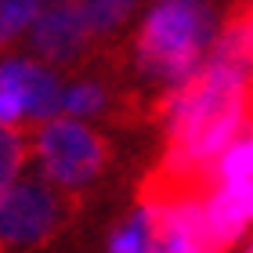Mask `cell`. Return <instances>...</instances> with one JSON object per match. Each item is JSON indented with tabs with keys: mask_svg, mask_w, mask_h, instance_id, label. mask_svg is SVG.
<instances>
[{
	"mask_svg": "<svg viewBox=\"0 0 253 253\" xmlns=\"http://www.w3.org/2000/svg\"><path fill=\"white\" fill-rule=\"evenodd\" d=\"M62 80L37 58H26V120L33 126L47 123L62 112Z\"/></svg>",
	"mask_w": 253,
	"mask_h": 253,
	"instance_id": "cell-6",
	"label": "cell"
},
{
	"mask_svg": "<svg viewBox=\"0 0 253 253\" xmlns=\"http://www.w3.org/2000/svg\"><path fill=\"white\" fill-rule=\"evenodd\" d=\"M109 253H148V213L141 206L112 232Z\"/></svg>",
	"mask_w": 253,
	"mask_h": 253,
	"instance_id": "cell-12",
	"label": "cell"
},
{
	"mask_svg": "<svg viewBox=\"0 0 253 253\" xmlns=\"http://www.w3.org/2000/svg\"><path fill=\"white\" fill-rule=\"evenodd\" d=\"M203 224L213 253H228L239 235L253 224V177L217 185V192L203 203Z\"/></svg>",
	"mask_w": 253,
	"mask_h": 253,
	"instance_id": "cell-5",
	"label": "cell"
},
{
	"mask_svg": "<svg viewBox=\"0 0 253 253\" xmlns=\"http://www.w3.org/2000/svg\"><path fill=\"white\" fill-rule=\"evenodd\" d=\"M87 195L51 185L43 174L15 181L0 199V253L47 250L80 221Z\"/></svg>",
	"mask_w": 253,
	"mask_h": 253,
	"instance_id": "cell-2",
	"label": "cell"
},
{
	"mask_svg": "<svg viewBox=\"0 0 253 253\" xmlns=\"http://www.w3.org/2000/svg\"><path fill=\"white\" fill-rule=\"evenodd\" d=\"M156 4H206V0H156Z\"/></svg>",
	"mask_w": 253,
	"mask_h": 253,
	"instance_id": "cell-13",
	"label": "cell"
},
{
	"mask_svg": "<svg viewBox=\"0 0 253 253\" xmlns=\"http://www.w3.org/2000/svg\"><path fill=\"white\" fill-rule=\"evenodd\" d=\"M213 40V15L206 4H159L148 11L130 40V65L159 87H177L203 65Z\"/></svg>",
	"mask_w": 253,
	"mask_h": 253,
	"instance_id": "cell-1",
	"label": "cell"
},
{
	"mask_svg": "<svg viewBox=\"0 0 253 253\" xmlns=\"http://www.w3.org/2000/svg\"><path fill=\"white\" fill-rule=\"evenodd\" d=\"M26 120V58L0 62V123L22 126Z\"/></svg>",
	"mask_w": 253,
	"mask_h": 253,
	"instance_id": "cell-8",
	"label": "cell"
},
{
	"mask_svg": "<svg viewBox=\"0 0 253 253\" xmlns=\"http://www.w3.org/2000/svg\"><path fill=\"white\" fill-rule=\"evenodd\" d=\"M250 177H253V130L239 134L221 152V159H217V185L250 181Z\"/></svg>",
	"mask_w": 253,
	"mask_h": 253,
	"instance_id": "cell-10",
	"label": "cell"
},
{
	"mask_svg": "<svg viewBox=\"0 0 253 253\" xmlns=\"http://www.w3.org/2000/svg\"><path fill=\"white\" fill-rule=\"evenodd\" d=\"M243 253H253V239H250V246H246V250H243Z\"/></svg>",
	"mask_w": 253,
	"mask_h": 253,
	"instance_id": "cell-14",
	"label": "cell"
},
{
	"mask_svg": "<svg viewBox=\"0 0 253 253\" xmlns=\"http://www.w3.org/2000/svg\"><path fill=\"white\" fill-rule=\"evenodd\" d=\"M84 4V15H87V26L94 33L101 54L120 47L123 43V29L130 22L137 0H80Z\"/></svg>",
	"mask_w": 253,
	"mask_h": 253,
	"instance_id": "cell-7",
	"label": "cell"
},
{
	"mask_svg": "<svg viewBox=\"0 0 253 253\" xmlns=\"http://www.w3.org/2000/svg\"><path fill=\"white\" fill-rule=\"evenodd\" d=\"M29 51L51 73H65L73 80L101 62V47L80 0H43L29 26Z\"/></svg>",
	"mask_w": 253,
	"mask_h": 253,
	"instance_id": "cell-4",
	"label": "cell"
},
{
	"mask_svg": "<svg viewBox=\"0 0 253 253\" xmlns=\"http://www.w3.org/2000/svg\"><path fill=\"white\" fill-rule=\"evenodd\" d=\"M29 145L40 163V174L51 185L76 195H87L116 163V145L109 134L69 116H54L33 126Z\"/></svg>",
	"mask_w": 253,
	"mask_h": 253,
	"instance_id": "cell-3",
	"label": "cell"
},
{
	"mask_svg": "<svg viewBox=\"0 0 253 253\" xmlns=\"http://www.w3.org/2000/svg\"><path fill=\"white\" fill-rule=\"evenodd\" d=\"M40 0H0V51L11 47L33 26Z\"/></svg>",
	"mask_w": 253,
	"mask_h": 253,
	"instance_id": "cell-11",
	"label": "cell"
},
{
	"mask_svg": "<svg viewBox=\"0 0 253 253\" xmlns=\"http://www.w3.org/2000/svg\"><path fill=\"white\" fill-rule=\"evenodd\" d=\"M33 156L29 145V126H7L0 123V199L7 195V188L18 181L26 159Z\"/></svg>",
	"mask_w": 253,
	"mask_h": 253,
	"instance_id": "cell-9",
	"label": "cell"
}]
</instances>
